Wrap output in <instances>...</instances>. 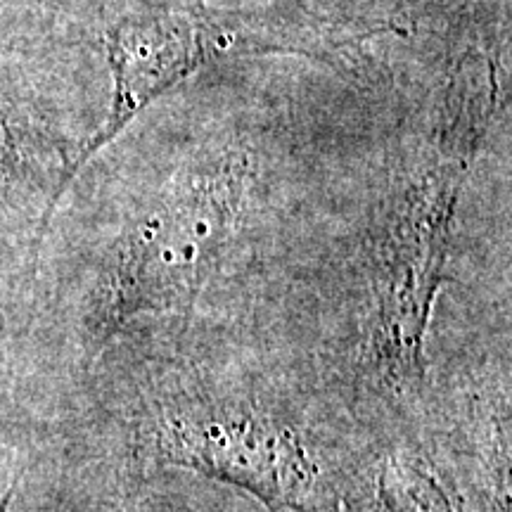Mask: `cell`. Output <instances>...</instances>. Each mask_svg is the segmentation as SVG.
Wrapping results in <instances>:
<instances>
[{
  "mask_svg": "<svg viewBox=\"0 0 512 512\" xmlns=\"http://www.w3.org/2000/svg\"><path fill=\"white\" fill-rule=\"evenodd\" d=\"M510 328L439 335L427 342L422 413L467 463L510 491L512 456Z\"/></svg>",
  "mask_w": 512,
  "mask_h": 512,
  "instance_id": "6",
  "label": "cell"
},
{
  "mask_svg": "<svg viewBox=\"0 0 512 512\" xmlns=\"http://www.w3.org/2000/svg\"><path fill=\"white\" fill-rule=\"evenodd\" d=\"M112 74L107 119L86 140L72 176L110 145L145 107L209 64L254 55L328 57L349 48L306 17L209 8L200 0H128L100 36Z\"/></svg>",
  "mask_w": 512,
  "mask_h": 512,
  "instance_id": "4",
  "label": "cell"
},
{
  "mask_svg": "<svg viewBox=\"0 0 512 512\" xmlns=\"http://www.w3.org/2000/svg\"><path fill=\"white\" fill-rule=\"evenodd\" d=\"M496 98L494 67L482 57L465 62L432 152L384 183L283 297L242 316L356 427L422 411L460 195Z\"/></svg>",
  "mask_w": 512,
  "mask_h": 512,
  "instance_id": "1",
  "label": "cell"
},
{
  "mask_svg": "<svg viewBox=\"0 0 512 512\" xmlns=\"http://www.w3.org/2000/svg\"><path fill=\"white\" fill-rule=\"evenodd\" d=\"M339 512H512L498 489L413 413L358 430Z\"/></svg>",
  "mask_w": 512,
  "mask_h": 512,
  "instance_id": "5",
  "label": "cell"
},
{
  "mask_svg": "<svg viewBox=\"0 0 512 512\" xmlns=\"http://www.w3.org/2000/svg\"><path fill=\"white\" fill-rule=\"evenodd\" d=\"M38 112L17 81L0 76V259L24 249L34 271L76 159Z\"/></svg>",
  "mask_w": 512,
  "mask_h": 512,
  "instance_id": "8",
  "label": "cell"
},
{
  "mask_svg": "<svg viewBox=\"0 0 512 512\" xmlns=\"http://www.w3.org/2000/svg\"><path fill=\"white\" fill-rule=\"evenodd\" d=\"M19 479L12 512H159L155 470L81 399Z\"/></svg>",
  "mask_w": 512,
  "mask_h": 512,
  "instance_id": "7",
  "label": "cell"
},
{
  "mask_svg": "<svg viewBox=\"0 0 512 512\" xmlns=\"http://www.w3.org/2000/svg\"><path fill=\"white\" fill-rule=\"evenodd\" d=\"M83 396L152 470L233 486L271 512H339L356 425L240 320L114 349Z\"/></svg>",
  "mask_w": 512,
  "mask_h": 512,
  "instance_id": "2",
  "label": "cell"
},
{
  "mask_svg": "<svg viewBox=\"0 0 512 512\" xmlns=\"http://www.w3.org/2000/svg\"><path fill=\"white\" fill-rule=\"evenodd\" d=\"M159 512H271L233 486L178 470H155Z\"/></svg>",
  "mask_w": 512,
  "mask_h": 512,
  "instance_id": "9",
  "label": "cell"
},
{
  "mask_svg": "<svg viewBox=\"0 0 512 512\" xmlns=\"http://www.w3.org/2000/svg\"><path fill=\"white\" fill-rule=\"evenodd\" d=\"M252 188V159L221 152L128 200L81 254L48 323L29 332L43 358L83 387L114 349L233 316V278L245 294L252 264Z\"/></svg>",
  "mask_w": 512,
  "mask_h": 512,
  "instance_id": "3",
  "label": "cell"
}]
</instances>
